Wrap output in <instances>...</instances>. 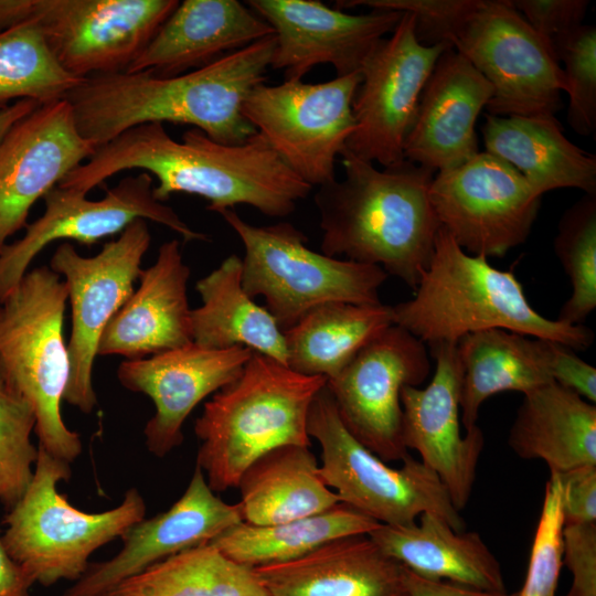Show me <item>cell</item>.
I'll return each instance as SVG.
<instances>
[{
	"label": "cell",
	"instance_id": "obj_1",
	"mask_svg": "<svg viewBox=\"0 0 596 596\" xmlns=\"http://www.w3.org/2000/svg\"><path fill=\"white\" fill-rule=\"evenodd\" d=\"M139 169L155 175L153 196L194 194L216 213L246 204L269 217H286L312 187L300 179L258 134L241 145H224L190 128L175 140L163 124L134 126L96 148L57 187L87 194L106 179Z\"/></svg>",
	"mask_w": 596,
	"mask_h": 596
},
{
	"label": "cell",
	"instance_id": "obj_2",
	"mask_svg": "<svg viewBox=\"0 0 596 596\" xmlns=\"http://www.w3.org/2000/svg\"><path fill=\"white\" fill-rule=\"evenodd\" d=\"M275 45L273 34L177 76L149 71L91 76L64 99L78 131L96 148L147 123L190 125L217 142L241 145L256 132L243 104L266 82Z\"/></svg>",
	"mask_w": 596,
	"mask_h": 596
},
{
	"label": "cell",
	"instance_id": "obj_3",
	"mask_svg": "<svg viewBox=\"0 0 596 596\" xmlns=\"http://www.w3.org/2000/svg\"><path fill=\"white\" fill-rule=\"evenodd\" d=\"M341 156L343 179L315 194L321 252L379 266L415 290L440 228L429 201L435 171L406 159L380 170L347 149Z\"/></svg>",
	"mask_w": 596,
	"mask_h": 596
},
{
	"label": "cell",
	"instance_id": "obj_4",
	"mask_svg": "<svg viewBox=\"0 0 596 596\" xmlns=\"http://www.w3.org/2000/svg\"><path fill=\"white\" fill-rule=\"evenodd\" d=\"M393 324L428 347L457 344L467 334L505 329L585 351L594 332L543 317L528 301L513 272L493 267L482 255L465 252L440 226L433 256L414 298L392 306Z\"/></svg>",
	"mask_w": 596,
	"mask_h": 596
},
{
	"label": "cell",
	"instance_id": "obj_5",
	"mask_svg": "<svg viewBox=\"0 0 596 596\" xmlns=\"http://www.w3.org/2000/svg\"><path fill=\"white\" fill-rule=\"evenodd\" d=\"M327 384L258 352L240 375L215 392L194 424L196 466L216 493L235 488L262 455L284 445L311 446L310 405Z\"/></svg>",
	"mask_w": 596,
	"mask_h": 596
},
{
	"label": "cell",
	"instance_id": "obj_6",
	"mask_svg": "<svg viewBox=\"0 0 596 596\" xmlns=\"http://www.w3.org/2000/svg\"><path fill=\"white\" fill-rule=\"evenodd\" d=\"M66 300V285L50 267L24 274L0 302V370L31 404L39 446L71 464L83 446L61 414L70 377L63 336Z\"/></svg>",
	"mask_w": 596,
	"mask_h": 596
},
{
	"label": "cell",
	"instance_id": "obj_7",
	"mask_svg": "<svg viewBox=\"0 0 596 596\" xmlns=\"http://www.w3.org/2000/svg\"><path fill=\"white\" fill-rule=\"evenodd\" d=\"M38 448L32 481L7 513L2 541L34 583L76 582L88 568L93 552L121 539L145 519L146 502L137 488H130L113 509L96 513L79 510L57 490L60 481L71 478V464Z\"/></svg>",
	"mask_w": 596,
	"mask_h": 596
},
{
	"label": "cell",
	"instance_id": "obj_8",
	"mask_svg": "<svg viewBox=\"0 0 596 596\" xmlns=\"http://www.w3.org/2000/svg\"><path fill=\"white\" fill-rule=\"evenodd\" d=\"M244 247L242 285L284 331L311 309L329 302L373 305L389 275L379 266L339 259L307 246L308 238L289 222L248 223L234 209L219 213Z\"/></svg>",
	"mask_w": 596,
	"mask_h": 596
},
{
	"label": "cell",
	"instance_id": "obj_9",
	"mask_svg": "<svg viewBox=\"0 0 596 596\" xmlns=\"http://www.w3.org/2000/svg\"><path fill=\"white\" fill-rule=\"evenodd\" d=\"M307 432L321 448L320 477L340 502L381 524L406 526L432 512L465 531L438 476L411 455L393 468L364 447L343 425L327 384L310 405Z\"/></svg>",
	"mask_w": 596,
	"mask_h": 596
},
{
	"label": "cell",
	"instance_id": "obj_10",
	"mask_svg": "<svg viewBox=\"0 0 596 596\" xmlns=\"http://www.w3.org/2000/svg\"><path fill=\"white\" fill-rule=\"evenodd\" d=\"M450 43L491 85L489 115L555 116L562 107L565 76L554 49L511 0H479Z\"/></svg>",
	"mask_w": 596,
	"mask_h": 596
},
{
	"label": "cell",
	"instance_id": "obj_11",
	"mask_svg": "<svg viewBox=\"0 0 596 596\" xmlns=\"http://www.w3.org/2000/svg\"><path fill=\"white\" fill-rule=\"evenodd\" d=\"M360 82L353 73L322 83H263L245 99L243 115L300 179L320 187L336 179L337 158L354 131Z\"/></svg>",
	"mask_w": 596,
	"mask_h": 596
},
{
	"label": "cell",
	"instance_id": "obj_12",
	"mask_svg": "<svg viewBox=\"0 0 596 596\" xmlns=\"http://www.w3.org/2000/svg\"><path fill=\"white\" fill-rule=\"evenodd\" d=\"M150 241L146 220L139 219L95 256L79 255L68 242L52 255L49 267L64 278L71 304L70 377L63 400L84 414L97 405L93 368L100 337L132 295Z\"/></svg>",
	"mask_w": 596,
	"mask_h": 596
},
{
	"label": "cell",
	"instance_id": "obj_13",
	"mask_svg": "<svg viewBox=\"0 0 596 596\" xmlns=\"http://www.w3.org/2000/svg\"><path fill=\"white\" fill-rule=\"evenodd\" d=\"M434 212L468 254L502 257L523 244L541 196L508 162L487 151L438 171L429 187Z\"/></svg>",
	"mask_w": 596,
	"mask_h": 596
},
{
	"label": "cell",
	"instance_id": "obj_14",
	"mask_svg": "<svg viewBox=\"0 0 596 596\" xmlns=\"http://www.w3.org/2000/svg\"><path fill=\"white\" fill-rule=\"evenodd\" d=\"M153 179L141 171L121 179L99 200L75 190L55 187L44 196V213L25 227L24 235L0 248V302L17 286L34 257L58 240L91 246L123 233L136 220H150L179 234L184 242L209 241L179 214L153 196Z\"/></svg>",
	"mask_w": 596,
	"mask_h": 596
},
{
	"label": "cell",
	"instance_id": "obj_15",
	"mask_svg": "<svg viewBox=\"0 0 596 596\" xmlns=\"http://www.w3.org/2000/svg\"><path fill=\"white\" fill-rule=\"evenodd\" d=\"M429 373L425 343L391 324L328 380L327 387L356 440L385 462L402 461L409 453L402 436L401 391L421 385Z\"/></svg>",
	"mask_w": 596,
	"mask_h": 596
},
{
	"label": "cell",
	"instance_id": "obj_16",
	"mask_svg": "<svg viewBox=\"0 0 596 596\" xmlns=\"http://www.w3.org/2000/svg\"><path fill=\"white\" fill-rule=\"evenodd\" d=\"M450 44H421L414 18L403 15L389 38L365 60L352 100L354 131L345 149L383 167L404 160V142L414 121L422 91L440 54Z\"/></svg>",
	"mask_w": 596,
	"mask_h": 596
},
{
	"label": "cell",
	"instance_id": "obj_17",
	"mask_svg": "<svg viewBox=\"0 0 596 596\" xmlns=\"http://www.w3.org/2000/svg\"><path fill=\"white\" fill-rule=\"evenodd\" d=\"M177 0H30L61 67L77 78L125 72L177 8Z\"/></svg>",
	"mask_w": 596,
	"mask_h": 596
},
{
	"label": "cell",
	"instance_id": "obj_18",
	"mask_svg": "<svg viewBox=\"0 0 596 596\" xmlns=\"http://www.w3.org/2000/svg\"><path fill=\"white\" fill-rule=\"evenodd\" d=\"M274 31L270 67L285 79H302L320 64L337 77L360 73L377 43L392 33L403 13L372 9L352 14L318 0H248L245 2Z\"/></svg>",
	"mask_w": 596,
	"mask_h": 596
},
{
	"label": "cell",
	"instance_id": "obj_19",
	"mask_svg": "<svg viewBox=\"0 0 596 596\" xmlns=\"http://www.w3.org/2000/svg\"><path fill=\"white\" fill-rule=\"evenodd\" d=\"M95 150L64 98L40 105L10 128L0 141V248L26 227L33 204Z\"/></svg>",
	"mask_w": 596,
	"mask_h": 596
},
{
	"label": "cell",
	"instance_id": "obj_20",
	"mask_svg": "<svg viewBox=\"0 0 596 596\" xmlns=\"http://www.w3.org/2000/svg\"><path fill=\"white\" fill-rule=\"evenodd\" d=\"M429 349L436 362L429 384L424 389L407 385L401 391L403 443L438 476L460 512L471 496L485 437L478 425L465 436L460 432L461 366L457 344Z\"/></svg>",
	"mask_w": 596,
	"mask_h": 596
},
{
	"label": "cell",
	"instance_id": "obj_21",
	"mask_svg": "<svg viewBox=\"0 0 596 596\" xmlns=\"http://www.w3.org/2000/svg\"><path fill=\"white\" fill-rule=\"evenodd\" d=\"M252 351L244 347L207 349L194 342L153 354L125 360L117 369L120 384L147 395L155 414L143 428L147 449L162 458L183 440L187 417L205 397L214 394L242 372Z\"/></svg>",
	"mask_w": 596,
	"mask_h": 596
},
{
	"label": "cell",
	"instance_id": "obj_22",
	"mask_svg": "<svg viewBox=\"0 0 596 596\" xmlns=\"http://www.w3.org/2000/svg\"><path fill=\"white\" fill-rule=\"evenodd\" d=\"M243 522L238 503L230 504L209 487L195 466L183 494L164 512L135 523L110 560L89 564L61 596H103L123 581L184 550L210 543Z\"/></svg>",
	"mask_w": 596,
	"mask_h": 596
},
{
	"label": "cell",
	"instance_id": "obj_23",
	"mask_svg": "<svg viewBox=\"0 0 596 596\" xmlns=\"http://www.w3.org/2000/svg\"><path fill=\"white\" fill-rule=\"evenodd\" d=\"M492 96L489 82L453 46L446 49L422 91L404 142V159L443 171L479 152L476 123Z\"/></svg>",
	"mask_w": 596,
	"mask_h": 596
},
{
	"label": "cell",
	"instance_id": "obj_24",
	"mask_svg": "<svg viewBox=\"0 0 596 596\" xmlns=\"http://www.w3.org/2000/svg\"><path fill=\"white\" fill-rule=\"evenodd\" d=\"M190 274L179 241L162 243L156 262L141 270L137 290L106 326L98 355L136 360L192 343Z\"/></svg>",
	"mask_w": 596,
	"mask_h": 596
},
{
	"label": "cell",
	"instance_id": "obj_25",
	"mask_svg": "<svg viewBox=\"0 0 596 596\" xmlns=\"http://www.w3.org/2000/svg\"><path fill=\"white\" fill-rule=\"evenodd\" d=\"M274 34L237 0H184L125 71L169 77L204 67Z\"/></svg>",
	"mask_w": 596,
	"mask_h": 596
},
{
	"label": "cell",
	"instance_id": "obj_26",
	"mask_svg": "<svg viewBox=\"0 0 596 596\" xmlns=\"http://www.w3.org/2000/svg\"><path fill=\"white\" fill-rule=\"evenodd\" d=\"M253 571L267 596H409L406 567L368 534L339 538L294 561Z\"/></svg>",
	"mask_w": 596,
	"mask_h": 596
},
{
	"label": "cell",
	"instance_id": "obj_27",
	"mask_svg": "<svg viewBox=\"0 0 596 596\" xmlns=\"http://www.w3.org/2000/svg\"><path fill=\"white\" fill-rule=\"evenodd\" d=\"M573 350L558 342L505 329H488L461 338L460 422L466 432L477 426L479 409L490 396L504 391L523 394L555 382Z\"/></svg>",
	"mask_w": 596,
	"mask_h": 596
},
{
	"label": "cell",
	"instance_id": "obj_28",
	"mask_svg": "<svg viewBox=\"0 0 596 596\" xmlns=\"http://www.w3.org/2000/svg\"><path fill=\"white\" fill-rule=\"evenodd\" d=\"M368 535L418 576L485 592H507L501 565L480 534L456 531L438 514L424 512L418 523L406 526L381 524Z\"/></svg>",
	"mask_w": 596,
	"mask_h": 596
},
{
	"label": "cell",
	"instance_id": "obj_29",
	"mask_svg": "<svg viewBox=\"0 0 596 596\" xmlns=\"http://www.w3.org/2000/svg\"><path fill=\"white\" fill-rule=\"evenodd\" d=\"M486 151L511 164L540 196L576 188L596 195V156L563 134L553 115H486L481 128Z\"/></svg>",
	"mask_w": 596,
	"mask_h": 596
},
{
	"label": "cell",
	"instance_id": "obj_30",
	"mask_svg": "<svg viewBox=\"0 0 596 596\" xmlns=\"http://www.w3.org/2000/svg\"><path fill=\"white\" fill-rule=\"evenodd\" d=\"M508 444L522 459L550 471L596 465V406L553 382L523 394Z\"/></svg>",
	"mask_w": 596,
	"mask_h": 596
},
{
	"label": "cell",
	"instance_id": "obj_31",
	"mask_svg": "<svg viewBox=\"0 0 596 596\" xmlns=\"http://www.w3.org/2000/svg\"><path fill=\"white\" fill-rule=\"evenodd\" d=\"M202 305L191 311L192 340L207 349L244 347L287 365L284 332L242 285V258L226 257L195 284Z\"/></svg>",
	"mask_w": 596,
	"mask_h": 596
},
{
	"label": "cell",
	"instance_id": "obj_32",
	"mask_svg": "<svg viewBox=\"0 0 596 596\" xmlns=\"http://www.w3.org/2000/svg\"><path fill=\"white\" fill-rule=\"evenodd\" d=\"M237 487L243 522L272 525L318 514L340 502L319 473L310 447L284 445L262 455Z\"/></svg>",
	"mask_w": 596,
	"mask_h": 596
},
{
	"label": "cell",
	"instance_id": "obj_33",
	"mask_svg": "<svg viewBox=\"0 0 596 596\" xmlns=\"http://www.w3.org/2000/svg\"><path fill=\"white\" fill-rule=\"evenodd\" d=\"M393 324L392 306L329 302L284 330L287 366L308 376L334 377L373 338Z\"/></svg>",
	"mask_w": 596,
	"mask_h": 596
},
{
	"label": "cell",
	"instance_id": "obj_34",
	"mask_svg": "<svg viewBox=\"0 0 596 596\" xmlns=\"http://www.w3.org/2000/svg\"><path fill=\"white\" fill-rule=\"evenodd\" d=\"M380 522L339 502L318 514L272 525L241 522L227 529L210 544L244 566L294 561L339 538L369 534Z\"/></svg>",
	"mask_w": 596,
	"mask_h": 596
},
{
	"label": "cell",
	"instance_id": "obj_35",
	"mask_svg": "<svg viewBox=\"0 0 596 596\" xmlns=\"http://www.w3.org/2000/svg\"><path fill=\"white\" fill-rule=\"evenodd\" d=\"M103 596H267L253 568L206 543L169 556Z\"/></svg>",
	"mask_w": 596,
	"mask_h": 596
},
{
	"label": "cell",
	"instance_id": "obj_36",
	"mask_svg": "<svg viewBox=\"0 0 596 596\" xmlns=\"http://www.w3.org/2000/svg\"><path fill=\"white\" fill-rule=\"evenodd\" d=\"M82 81L61 67L33 21L0 31V108L63 99Z\"/></svg>",
	"mask_w": 596,
	"mask_h": 596
},
{
	"label": "cell",
	"instance_id": "obj_37",
	"mask_svg": "<svg viewBox=\"0 0 596 596\" xmlns=\"http://www.w3.org/2000/svg\"><path fill=\"white\" fill-rule=\"evenodd\" d=\"M554 251L572 286L556 320L583 324L596 308V195L585 194L564 212Z\"/></svg>",
	"mask_w": 596,
	"mask_h": 596
},
{
	"label": "cell",
	"instance_id": "obj_38",
	"mask_svg": "<svg viewBox=\"0 0 596 596\" xmlns=\"http://www.w3.org/2000/svg\"><path fill=\"white\" fill-rule=\"evenodd\" d=\"M35 415L0 370V502L13 508L29 488L39 448L31 441Z\"/></svg>",
	"mask_w": 596,
	"mask_h": 596
},
{
	"label": "cell",
	"instance_id": "obj_39",
	"mask_svg": "<svg viewBox=\"0 0 596 596\" xmlns=\"http://www.w3.org/2000/svg\"><path fill=\"white\" fill-rule=\"evenodd\" d=\"M565 76L567 123L581 136L596 130V28L582 24L553 42Z\"/></svg>",
	"mask_w": 596,
	"mask_h": 596
},
{
	"label": "cell",
	"instance_id": "obj_40",
	"mask_svg": "<svg viewBox=\"0 0 596 596\" xmlns=\"http://www.w3.org/2000/svg\"><path fill=\"white\" fill-rule=\"evenodd\" d=\"M563 526L561 482L550 471L525 581L518 596H555L563 565Z\"/></svg>",
	"mask_w": 596,
	"mask_h": 596
},
{
	"label": "cell",
	"instance_id": "obj_41",
	"mask_svg": "<svg viewBox=\"0 0 596 596\" xmlns=\"http://www.w3.org/2000/svg\"><path fill=\"white\" fill-rule=\"evenodd\" d=\"M338 9L364 6L371 9L406 12L414 18L417 41L425 46L450 44L457 29L479 4V0H348Z\"/></svg>",
	"mask_w": 596,
	"mask_h": 596
},
{
	"label": "cell",
	"instance_id": "obj_42",
	"mask_svg": "<svg viewBox=\"0 0 596 596\" xmlns=\"http://www.w3.org/2000/svg\"><path fill=\"white\" fill-rule=\"evenodd\" d=\"M563 564L572 575L565 596H596V522L564 524Z\"/></svg>",
	"mask_w": 596,
	"mask_h": 596
},
{
	"label": "cell",
	"instance_id": "obj_43",
	"mask_svg": "<svg viewBox=\"0 0 596 596\" xmlns=\"http://www.w3.org/2000/svg\"><path fill=\"white\" fill-rule=\"evenodd\" d=\"M531 28L553 46V42L583 24L587 0H511Z\"/></svg>",
	"mask_w": 596,
	"mask_h": 596
},
{
	"label": "cell",
	"instance_id": "obj_44",
	"mask_svg": "<svg viewBox=\"0 0 596 596\" xmlns=\"http://www.w3.org/2000/svg\"><path fill=\"white\" fill-rule=\"evenodd\" d=\"M555 473L561 482L564 524L596 522V465Z\"/></svg>",
	"mask_w": 596,
	"mask_h": 596
},
{
	"label": "cell",
	"instance_id": "obj_45",
	"mask_svg": "<svg viewBox=\"0 0 596 596\" xmlns=\"http://www.w3.org/2000/svg\"><path fill=\"white\" fill-rule=\"evenodd\" d=\"M409 596H518V592H485L447 581L428 579L406 568Z\"/></svg>",
	"mask_w": 596,
	"mask_h": 596
},
{
	"label": "cell",
	"instance_id": "obj_46",
	"mask_svg": "<svg viewBox=\"0 0 596 596\" xmlns=\"http://www.w3.org/2000/svg\"><path fill=\"white\" fill-rule=\"evenodd\" d=\"M33 584L29 573L9 555L0 533V596H31Z\"/></svg>",
	"mask_w": 596,
	"mask_h": 596
},
{
	"label": "cell",
	"instance_id": "obj_47",
	"mask_svg": "<svg viewBox=\"0 0 596 596\" xmlns=\"http://www.w3.org/2000/svg\"><path fill=\"white\" fill-rule=\"evenodd\" d=\"M40 105L35 100L21 99L0 108V141L17 121L35 110Z\"/></svg>",
	"mask_w": 596,
	"mask_h": 596
}]
</instances>
